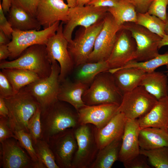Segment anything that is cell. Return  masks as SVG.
I'll use <instances>...</instances> for the list:
<instances>
[{
  "mask_svg": "<svg viewBox=\"0 0 168 168\" xmlns=\"http://www.w3.org/2000/svg\"><path fill=\"white\" fill-rule=\"evenodd\" d=\"M41 139L47 142L52 136L80 125L78 111L68 103L57 100L41 111Z\"/></svg>",
  "mask_w": 168,
  "mask_h": 168,
  "instance_id": "cell-1",
  "label": "cell"
},
{
  "mask_svg": "<svg viewBox=\"0 0 168 168\" xmlns=\"http://www.w3.org/2000/svg\"><path fill=\"white\" fill-rule=\"evenodd\" d=\"M4 99L8 110V125L13 132L23 130L29 133L28 121L40 106L37 100L25 87L14 96Z\"/></svg>",
  "mask_w": 168,
  "mask_h": 168,
  "instance_id": "cell-2",
  "label": "cell"
},
{
  "mask_svg": "<svg viewBox=\"0 0 168 168\" xmlns=\"http://www.w3.org/2000/svg\"><path fill=\"white\" fill-rule=\"evenodd\" d=\"M123 94L109 71L99 74L85 91L82 100L86 105L113 104L119 106Z\"/></svg>",
  "mask_w": 168,
  "mask_h": 168,
  "instance_id": "cell-3",
  "label": "cell"
},
{
  "mask_svg": "<svg viewBox=\"0 0 168 168\" xmlns=\"http://www.w3.org/2000/svg\"><path fill=\"white\" fill-rule=\"evenodd\" d=\"M20 68L32 71L40 78L48 77L52 70L45 45L35 44L26 49L16 58L11 61H1L0 68Z\"/></svg>",
  "mask_w": 168,
  "mask_h": 168,
  "instance_id": "cell-4",
  "label": "cell"
},
{
  "mask_svg": "<svg viewBox=\"0 0 168 168\" xmlns=\"http://www.w3.org/2000/svg\"><path fill=\"white\" fill-rule=\"evenodd\" d=\"M95 128L90 124L73 128L77 148L71 168H90L99 150L96 140Z\"/></svg>",
  "mask_w": 168,
  "mask_h": 168,
  "instance_id": "cell-5",
  "label": "cell"
},
{
  "mask_svg": "<svg viewBox=\"0 0 168 168\" xmlns=\"http://www.w3.org/2000/svg\"><path fill=\"white\" fill-rule=\"evenodd\" d=\"M104 23V19L87 28L80 26L74 38L68 42V49L74 68L87 61Z\"/></svg>",
  "mask_w": 168,
  "mask_h": 168,
  "instance_id": "cell-6",
  "label": "cell"
},
{
  "mask_svg": "<svg viewBox=\"0 0 168 168\" xmlns=\"http://www.w3.org/2000/svg\"><path fill=\"white\" fill-rule=\"evenodd\" d=\"M60 22L57 21L50 27L41 30L13 29L12 40L7 44L10 52V59L16 58L32 45H46L49 39L56 33Z\"/></svg>",
  "mask_w": 168,
  "mask_h": 168,
  "instance_id": "cell-7",
  "label": "cell"
},
{
  "mask_svg": "<svg viewBox=\"0 0 168 168\" xmlns=\"http://www.w3.org/2000/svg\"><path fill=\"white\" fill-rule=\"evenodd\" d=\"M157 101L143 86H139L123 94L117 113H123L127 119H138L147 114Z\"/></svg>",
  "mask_w": 168,
  "mask_h": 168,
  "instance_id": "cell-8",
  "label": "cell"
},
{
  "mask_svg": "<svg viewBox=\"0 0 168 168\" xmlns=\"http://www.w3.org/2000/svg\"><path fill=\"white\" fill-rule=\"evenodd\" d=\"M60 71L58 63L54 62L52 63L51 72L49 76L40 78L24 87L37 100L41 111L58 100Z\"/></svg>",
  "mask_w": 168,
  "mask_h": 168,
  "instance_id": "cell-9",
  "label": "cell"
},
{
  "mask_svg": "<svg viewBox=\"0 0 168 168\" xmlns=\"http://www.w3.org/2000/svg\"><path fill=\"white\" fill-rule=\"evenodd\" d=\"M63 23L62 21L60 23L56 33L49 39L45 45L48 57L51 63L56 61L60 66V82L67 78L74 68L68 49V42L63 33Z\"/></svg>",
  "mask_w": 168,
  "mask_h": 168,
  "instance_id": "cell-10",
  "label": "cell"
},
{
  "mask_svg": "<svg viewBox=\"0 0 168 168\" xmlns=\"http://www.w3.org/2000/svg\"><path fill=\"white\" fill-rule=\"evenodd\" d=\"M123 26L124 29L130 31L136 43L133 60L145 61L159 54L158 45L162 38L135 23L127 22Z\"/></svg>",
  "mask_w": 168,
  "mask_h": 168,
  "instance_id": "cell-11",
  "label": "cell"
},
{
  "mask_svg": "<svg viewBox=\"0 0 168 168\" xmlns=\"http://www.w3.org/2000/svg\"><path fill=\"white\" fill-rule=\"evenodd\" d=\"M108 8L89 5L69 8L68 20L63 26V30L68 41L72 40V32L76 27L87 28L103 19L108 12Z\"/></svg>",
  "mask_w": 168,
  "mask_h": 168,
  "instance_id": "cell-12",
  "label": "cell"
},
{
  "mask_svg": "<svg viewBox=\"0 0 168 168\" xmlns=\"http://www.w3.org/2000/svg\"><path fill=\"white\" fill-rule=\"evenodd\" d=\"M108 12L104 18L103 26L96 39L93 50L87 62L106 61L114 45L118 32L123 28Z\"/></svg>",
  "mask_w": 168,
  "mask_h": 168,
  "instance_id": "cell-13",
  "label": "cell"
},
{
  "mask_svg": "<svg viewBox=\"0 0 168 168\" xmlns=\"http://www.w3.org/2000/svg\"><path fill=\"white\" fill-rule=\"evenodd\" d=\"M47 142L59 168H71L77 148L73 128H68L52 136Z\"/></svg>",
  "mask_w": 168,
  "mask_h": 168,
  "instance_id": "cell-14",
  "label": "cell"
},
{
  "mask_svg": "<svg viewBox=\"0 0 168 168\" xmlns=\"http://www.w3.org/2000/svg\"><path fill=\"white\" fill-rule=\"evenodd\" d=\"M136 49L135 41L130 31L124 28L120 30L117 33L114 45L106 61L110 69L121 68L134 60Z\"/></svg>",
  "mask_w": 168,
  "mask_h": 168,
  "instance_id": "cell-15",
  "label": "cell"
},
{
  "mask_svg": "<svg viewBox=\"0 0 168 168\" xmlns=\"http://www.w3.org/2000/svg\"><path fill=\"white\" fill-rule=\"evenodd\" d=\"M0 165L3 168H35L18 140L10 138L0 142Z\"/></svg>",
  "mask_w": 168,
  "mask_h": 168,
  "instance_id": "cell-16",
  "label": "cell"
},
{
  "mask_svg": "<svg viewBox=\"0 0 168 168\" xmlns=\"http://www.w3.org/2000/svg\"><path fill=\"white\" fill-rule=\"evenodd\" d=\"M69 8L63 0H39L35 17L43 29L50 27L57 21L65 23Z\"/></svg>",
  "mask_w": 168,
  "mask_h": 168,
  "instance_id": "cell-17",
  "label": "cell"
},
{
  "mask_svg": "<svg viewBox=\"0 0 168 168\" xmlns=\"http://www.w3.org/2000/svg\"><path fill=\"white\" fill-rule=\"evenodd\" d=\"M119 106L113 104L85 105L77 111L79 124H90L97 128H101L117 113Z\"/></svg>",
  "mask_w": 168,
  "mask_h": 168,
  "instance_id": "cell-18",
  "label": "cell"
},
{
  "mask_svg": "<svg viewBox=\"0 0 168 168\" xmlns=\"http://www.w3.org/2000/svg\"><path fill=\"white\" fill-rule=\"evenodd\" d=\"M140 128L137 119H127L118 160L124 162L140 154L138 137Z\"/></svg>",
  "mask_w": 168,
  "mask_h": 168,
  "instance_id": "cell-19",
  "label": "cell"
},
{
  "mask_svg": "<svg viewBox=\"0 0 168 168\" xmlns=\"http://www.w3.org/2000/svg\"><path fill=\"white\" fill-rule=\"evenodd\" d=\"M126 119L123 113H117L103 128L98 129L95 127V137L99 150L114 140L122 138Z\"/></svg>",
  "mask_w": 168,
  "mask_h": 168,
  "instance_id": "cell-20",
  "label": "cell"
},
{
  "mask_svg": "<svg viewBox=\"0 0 168 168\" xmlns=\"http://www.w3.org/2000/svg\"><path fill=\"white\" fill-rule=\"evenodd\" d=\"M137 120L140 129L154 127L168 131V95L158 100L147 114Z\"/></svg>",
  "mask_w": 168,
  "mask_h": 168,
  "instance_id": "cell-21",
  "label": "cell"
},
{
  "mask_svg": "<svg viewBox=\"0 0 168 168\" xmlns=\"http://www.w3.org/2000/svg\"><path fill=\"white\" fill-rule=\"evenodd\" d=\"M89 86L79 82H72L67 78L60 82L58 99L70 104L78 111L86 105L82 96Z\"/></svg>",
  "mask_w": 168,
  "mask_h": 168,
  "instance_id": "cell-22",
  "label": "cell"
},
{
  "mask_svg": "<svg viewBox=\"0 0 168 168\" xmlns=\"http://www.w3.org/2000/svg\"><path fill=\"white\" fill-rule=\"evenodd\" d=\"M109 71L112 74L117 86L123 94L139 86L146 73L134 67L110 69Z\"/></svg>",
  "mask_w": 168,
  "mask_h": 168,
  "instance_id": "cell-23",
  "label": "cell"
},
{
  "mask_svg": "<svg viewBox=\"0 0 168 168\" xmlns=\"http://www.w3.org/2000/svg\"><path fill=\"white\" fill-rule=\"evenodd\" d=\"M139 86L158 100L168 95V77L163 72L154 71L146 73Z\"/></svg>",
  "mask_w": 168,
  "mask_h": 168,
  "instance_id": "cell-24",
  "label": "cell"
},
{
  "mask_svg": "<svg viewBox=\"0 0 168 168\" xmlns=\"http://www.w3.org/2000/svg\"><path fill=\"white\" fill-rule=\"evenodd\" d=\"M140 149L150 150L168 147V131L154 127L140 129L138 137Z\"/></svg>",
  "mask_w": 168,
  "mask_h": 168,
  "instance_id": "cell-25",
  "label": "cell"
},
{
  "mask_svg": "<svg viewBox=\"0 0 168 168\" xmlns=\"http://www.w3.org/2000/svg\"><path fill=\"white\" fill-rule=\"evenodd\" d=\"M74 68V81L89 86L99 74L109 71L110 69L106 61L86 62Z\"/></svg>",
  "mask_w": 168,
  "mask_h": 168,
  "instance_id": "cell-26",
  "label": "cell"
},
{
  "mask_svg": "<svg viewBox=\"0 0 168 168\" xmlns=\"http://www.w3.org/2000/svg\"><path fill=\"white\" fill-rule=\"evenodd\" d=\"M8 13L7 20L13 30H40L41 26L35 17L21 8L11 5Z\"/></svg>",
  "mask_w": 168,
  "mask_h": 168,
  "instance_id": "cell-27",
  "label": "cell"
},
{
  "mask_svg": "<svg viewBox=\"0 0 168 168\" xmlns=\"http://www.w3.org/2000/svg\"><path fill=\"white\" fill-rule=\"evenodd\" d=\"M122 138L116 139L100 149L90 168H111L118 160Z\"/></svg>",
  "mask_w": 168,
  "mask_h": 168,
  "instance_id": "cell-28",
  "label": "cell"
},
{
  "mask_svg": "<svg viewBox=\"0 0 168 168\" xmlns=\"http://www.w3.org/2000/svg\"><path fill=\"white\" fill-rule=\"evenodd\" d=\"M1 70L12 84L16 94L22 88L40 79L36 73L26 69L13 68Z\"/></svg>",
  "mask_w": 168,
  "mask_h": 168,
  "instance_id": "cell-29",
  "label": "cell"
},
{
  "mask_svg": "<svg viewBox=\"0 0 168 168\" xmlns=\"http://www.w3.org/2000/svg\"><path fill=\"white\" fill-rule=\"evenodd\" d=\"M108 12L119 25H123L127 22H136L137 12L135 8L127 0H119L118 5L115 7H109Z\"/></svg>",
  "mask_w": 168,
  "mask_h": 168,
  "instance_id": "cell-30",
  "label": "cell"
},
{
  "mask_svg": "<svg viewBox=\"0 0 168 168\" xmlns=\"http://www.w3.org/2000/svg\"><path fill=\"white\" fill-rule=\"evenodd\" d=\"M137 24L162 38L165 34V23L158 17L148 13H137Z\"/></svg>",
  "mask_w": 168,
  "mask_h": 168,
  "instance_id": "cell-31",
  "label": "cell"
},
{
  "mask_svg": "<svg viewBox=\"0 0 168 168\" xmlns=\"http://www.w3.org/2000/svg\"><path fill=\"white\" fill-rule=\"evenodd\" d=\"M167 65L168 52L163 54H159L155 58L145 61L138 62L132 60L124 66L119 68H136L142 70L146 73H148L155 71L157 68L161 66Z\"/></svg>",
  "mask_w": 168,
  "mask_h": 168,
  "instance_id": "cell-32",
  "label": "cell"
},
{
  "mask_svg": "<svg viewBox=\"0 0 168 168\" xmlns=\"http://www.w3.org/2000/svg\"><path fill=\"white\" fill-rule=\"evenodd\" d=\"M140 153L145 156L149 163L156 168H168V147L150 150L140 149Z\"/></svg>",
  "mask_w": 168,
  "mask_h": 168,
  "instance_id": "cell-33",
  "label": "cell"
},
{
  "mask_svg": "<svg viewBox=\"0 0 168 168\" xmlns=\"http://www.w3.org/2000/svg\"><path fill=\"white\" fill-rule=\"evenodd\" d=\"M21 147L26 151L35 165V168H45L40 161L34 147L32 138L30 134L23 130L14 133Z\"/></svg>",
  "mask_w": 168,
  "mask_h": 168,
  "instance_id": "cell-34",
  "label": "cell"
},
{
  "mask_svg": "<svg viewBox=\"0 0 168 168\" xmlns=\"http://www.w3.org/2000/svg\"><path fill=\"white\" fill-rule=\"evenodd\" d=\"M34 145L40 162L45 168H59L56 162L54 154L47 142L41 139L34 143Z\"/></svg>",
  "mask_w": 168,
  "mask_h": 168,
  "instance_id": "cell-35",
  "label": "cell"
},
{
  "mask_svg": "<svg viewBox=\"0 0 168 168\" xmlns=\"http://www.w3.org/2000/svg\"><path fill=\"white\" fill-rule=\"evenodd\" d=\"M41 109L40 106L37 109L30 119L28 123L29 133L34 143L41 139L42 126L40 120Z\"/></svg>",
  "mask_w": 168,
  "mask_h": 168,
  "instance_id": "cell-36",
  "label": "cell"
},
{
  "mask_svg": "<svg viewBox=\"0 0 168 168\" xmlns=\"http://www.w3.org/2000/svg\"><path fill=\"white\" fill-rule=\"evenodd\" d=\"M168 6V0H153L147 12L158 17L165 23Z\"/></svg>",
  "mask_w": 168,
  "mask_h": 168,
  "instance_id": "cell-37",
  "label": "cell"
},
{
  "mask_svg": "<svg viewBox=\"0 0 168 168\" xmlns=\"http://www.w3.org/2000/svg\"><path fill=\"white\" fill-rule=\"evenodd\" d=\"M11 5L21 8L32 16L35 17L39 0H10Z\"/></svg>",
  "mask_w": 168,
  "mask_h": 168,
  "instance_id": "cell-38",
  "label": "cell"
},
{
  "mask_svg": "<svg viewBox=\"0 0 168 168\" xmlns=\"http://www.w3.org/2000/svg\"><path fill=\"white\" fill-rule=\"evenodd\" d=\"M149 163L147 157L140 153L123 163L126 168H150Z\"/></svg>",
  "mask_w": 168,
  "mask_h": 168,
  "instance_id": "cell-39",
  "label": "cell"
},
{
  "mask_svg": "<svg viewBox=\"0 0 168 168\" xmlns=\"http://www.w3.org/2000/svg\"><path fill=\"white\" fill-rule=\"evenodd\" d=\"M11 83L2 72H0V97L6 98L15 94Z\"/></svg>",
  "mask_w": 168,
  "mask_h": 168,
  "instance_id": "cell-40",
  "label": "cell"
},
{
  "mask_svg": "<svg viewBox=\"0 0 168 168\" xmlns=\"http://www.w3.org/2000/svg\"><path fill=\"white\" fill-rule=\"evenodd\" d=\"M16 139V135L9 127L7 117H0V142L10 138Z\"/></svg>",
  "mask_w": 168,
  "mask_h": 168,
  "instance_id": "cell-41",
  "label": "cell"
},
{
  "mask_svg": "<svg viewBox=\"0 0 168 168\" xmlns=\"http://www.w3.org/2000/svg\"><path fill=\"white\" fill-rule=\"evenodd\" d=\"M0 30H1L9 38H12L13 29L7 19L6 17L1 3H0Z\"/></svg>",
  "mask_w": 168,
  "mask_h": 168,
  "instance_id": "cell-42",
  "label": "cell"
},
{
  "mask_svg": "<svg viewBox=\"0 0 168 168\" xmlns=\"http://www.w3.org/2000/svg\"><path fill=\"white\" fill-rule=\"evenodd\" d=\"M135 7L137 13H145L147 12L153 0H127Z\"/></svg>",
  "mask_w": 168,
  "mask_h": 168,
  "instance_id": "cell-43",
  "label": "cell"
},
{
  "mask_svg": "<svg viewBox=\"0 0 168 168\" xmlns=\"http://www.w3.org/2000/svg\"><path fill=\"white\" fill-rule=\"evenodd\" d=\"M119 0H91L86 5L95 7H112L117 6Z\"/></svg>",
  "mask_w": 168,
  "mask_h": 168,
  "instance_id": "cell-44",
  "label": "cell"
},
{
  "mask_svg": "<svg viewBox=\"0 0 168 168\" xmlns=\"http://www.w3.org/2000/svg\"><path fill=\"white\" fill-rule=\"evenodd\" d=\"M10 55V52L7 44L0 45V60H4Z\"/></svg>",
  "mask_w": 168,
  "mask_h": 168,
  "instance_id": "cell-45",
  "label": "cell"
},
{
  "mask_svg": "<svg viewBox=\"0 0 168 168\" xmlns=\"http://www.w3.org/2000/svg\"><path fill=\"white\" fill-rule=\"evenodd\" d=\"M9 114L8 109L3 98L0 97V117H7Z\"/></svg>",
  "mask_w": 168,
  "mask_h": 168,
  "instance_id": "cell-46",
  "label": "cell"
},
{
  "mask_svg": "<svg viewBox=\"0 0 168 168\" xmlns=\"http://www.w3.org/2000/svg\"><path fill=\"white\" fill-rule=\"evenodd\" d=\"M1 5L4 13L8 12L11 6L10 0H2Z\"/></svg>",
  "mask_w": 168,
  "mask_h": 168,
  "instance_id": "cell-47",
  "label": "cell"
},
{
  "mask_svg": "<svg viewBox=\"0 0 168 168\" xmlns=\"http://www.w3.org/2000/svg\"><path fill=\"white\" fill-rule=\"evenodd\" d=\"M9 39L3 31L0 30V45L7 44L10 42Z\"/></svg>",
  "mask_w": 168,
  "mask_h": 168,
  "instance_id": "cell-48",
  "label": "cell"
},
{
  "mask_svg": "<svg viewBox=\"0 0 168 168\" xmlns=\"http://www.w3.org/2000/svg\"><path fill=\"white\" fill-rule=\"evenodd\" d=\"M166 45H168V36L165 34L159 43L158 49H160L162 47Z\"/></svg>",
  "mask_w": 168,
  "mask_h": 168,
  "instance_id": "cell-49",
  "label": "cell"
},
{
  "mask_svg": "<svg viewBox=\"0 0 168 168\" xmlns=\"http://www.w3.org/2000/svg\"><path fill=\"white\" fill-rule=\"evenodd\" d=\"M91 0H76V6H83L86 5Z\"/></svg>",
  "mask_w": 168,
  "mask_h": 168,
  "instance_id": "cell-50",
  "label": "cell"
},
{
  "mask_svg": "<svg viewBox=\"0 0 168 168\" xmlns=\"http://www.w3.org/2000/svg\"><path fill=\"white\" fill-rule=\"evenodd\" d=\"M69 7H72L76 6V0H66Z\"/></svg>",
  "mask_w": 168,
  "mask_h": 168,
  "instance_id": "cell-51",
  "label": "cell"
},
{
  "mask_svg": "<svg viewBox=\"0 0 168 168\" xmlns=\"http://www.w3.org/2000/svg\"><path fill=\"white\" fill-rule=\"evenodd\" d=\"M165 34L168 36V13H167L166 19L165 22Z\"/></svg>",
  "mask_w": 168,
  "mask_h": 168,
  "instance_id": "cell-52",
  "label": "cell"
},
{
  "mask_svg": "<svg viewBox=\"0 0 168 168\" xmlns=\"http://www.w3.org/2000/svg\"><path fill=\"white\" fill-rule=\"evenodd\" d=\"M166 68L168 69V65H166Z\"/></svg>",
  "mask_w": 168,
  "mask_h": 168,
  "instance_id": "cell-53",
  "label": "cell"
},
{
  "mask_svg": "<svg viewBox=\"0 0 168 168\" xmlns=\"http://www.w3.org/2000/svg\"><path fill=\"white\" fill-rule=\"evenodd\" d=\"M167 8H168V7H167Z\"/></svg>",
  "mask_w": 168,
  "mask_h": 168,
  "instance_id": "cell-54",
  "label": "cell"
},
{
  "mask_svg": "<svg viewBox=\"0 0 168 168\" xmlns=\"http://www.w3.org/2000/svg\"></svg>",
  "mask_w": 168,
  "mask_h": 168,
  "instance_id": "cell-55",
  "label": "cell"
}]
</instances>
